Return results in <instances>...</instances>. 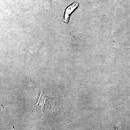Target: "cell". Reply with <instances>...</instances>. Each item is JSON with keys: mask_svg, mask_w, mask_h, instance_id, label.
<instances>
[{"mask_svg": "<svg viewBox=\"0 0 130 130\" xmlns=\"http://www.w3.org/2000/svg\"><path fill=\"white\" fill-rule=\"evenodd\" d=\"M78 6V3L74 2L68 7L65 10L64 18L63 20V22L66 23H67L69 22L70 14L72 13Z\"/></svg>", "mask_w": 130, "mask_h": 130, "instance_id": "obj_1", "label": "cell"}]
</instances>
